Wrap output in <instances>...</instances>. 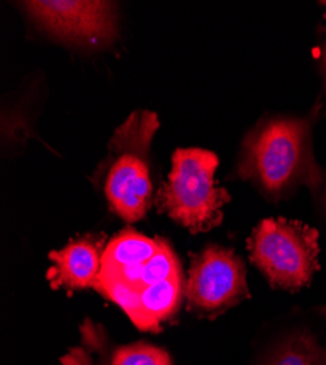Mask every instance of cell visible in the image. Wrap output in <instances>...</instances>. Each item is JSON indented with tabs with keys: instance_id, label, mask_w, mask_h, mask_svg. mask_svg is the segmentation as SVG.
<instances>
[{
	"instance_id": "cell-5",
	"label": "cell",
	"mask_w": 326,
	"mask_h": 365,
	"mask_svg": "<svg viewBox=\"0 0 326 365\" xmlns=\"http://www.w3.org/2000/svg\"><path fill=\"white\" fill-rule=\"evenodd\" d=\"M188 309L220 314L249 297L246 267L233 250L211 245L192 259L185 281Z\"/></svg>"
},
{
	"instance_id": "cell-9",
	"label": "cell",
	"mask_w": 326,
	"mask_h": 365,
	"mask_svg": "<svg viewBox=\"0 0 326 365\" xmlns=\"http://www.w3.org/2000/svg\"><path fill=\"white\" fill-rule=\"evenodd\" d=\"M139 312L133 324L142 331H158L180 309L185 298V277H173L163 282L145 287L138 292Z\"/></svg>"
},
{
	"instance_id": "cell-6",
	"label": "cell",
	"mask_w": 326,
	"mask_h": 365,
	"mask_svg": "<svg viewBox=\"0 0 326 365\" xmlns=\"http://www.w3.org/2000/svg\"><path fill=\"white\" fill-rule=\"evenodd\" d=\"M24 9L43 31L57 40L101 47L116 38V6L111 2H24Z\"/></svg>"
},
{
	"instance_id": "cell-7",
	"label": "cell",
	"mask_w": 326,
	"mask_h": 365,
	"mask_svg": "<svg viewBox=\"0 0 326 365\" xmlns=\"http://www.w3.org/2000/svg\"><path fill=\"white\" fill-rule=\"evenodd\" d=\"M63 365H173L167 351L148 342L114 345L91 320L81 326L79 344L62 356Z\"/></svg>"
},
{
	"instance_id": "cell-11",
	"label": "cell",
	"mask_w": 326,
	"mask_h": 365,
	"mask_svg": "<svg viewBox=\"0 0 326 365\" xmlns=\"http://www.w3.org/2000/svg\"><path fill=\"white\" fill-rule=\"evenodd\" d=\"M323 351L310 333H297L288 338L266 365H325Z\"/></svg>"
},
{
	"instance_id": "cell-12",
	"label": "cell",
	"mask_w": 326,
	"mask_h": 365,
	"mask_svg": "<svg viewBox=\"0 0 326 365\" xmlns=\"http://www.w3.org/2000/svg\"><path fill=\"white\" fill-rule=\"evenodd\" d=\"M322 62H323V68H325V75H326V41L323 43V47H322Z\"/></svg>"
},
{
	"instance_id": "cell-8",
	"label": "cell",
	"mask_w": 326,
	"mask_h": 365,
	"mask_svg": "<svg viewBox=\"0 0 326 365\" xmlns=\"http://www.w3.org/2000/svg\"><path fill=\"white\" fill-rule=\"evenodd\" d=\"M101 234H85L72 238L68 245L49 255L51 266L47 279L53 289H86L97 287L101 260L106 249Z\"/></svg>"
},
{
	"instance_id": "cell-3",
	"label": "cell",
	"mask_w": 326,
	"mask_h": 365,
	"mask_svg": "<svg viewBox=\"0 0 326 365\" xmlns=\"http://www.w3.org/2000/svg\"><path fill=\"white\" fill-rule=\"evenodd\" d=\"M218 164L211 150L177 149L168 178L157 193L158 210L193 234L220 225L223 207L231 197L224 187L215 186Z\"/></svg>"
},
{
	"instance_id": "cell-2",
	"label": "cell",
	"mask_w": 326,
	"mask_h": 365,
	"mask_svg": "<svg viewBox=\"0 0 326 365\" xmlns=\"http://www.w3.org/2000/svg\"><path fill=\"white\" fill-rule=\"evenodd\" d=\"M239 175L274 196L300 182L316 187L320 171L312 154L306 121L272 118L260 123L243 143Z\"/></svg>"
},
{
	"instance_id": "cell-10",
	"label": "cell",
	"mask_w": 326,
	"mask_h": 365,
	"mask_svg": "<svg viewBox=\"0 0 326 365\" xmlns=\"http://www.w3.org/2000/svg\"><path fill=\"white\" fill-rule=\"evenodd\" d=\"M163 238H150L133 228H126L114 235L104 249L100 277L117 275L150 260L160 249Z\"/></svg>"
},
{
	"instance_id": "cell-1",
	"label": "cell",
	"mask_w": 326,
	"mask_h": 365,
	"mask_svg": "<svg viewBox=\"0 0 326 365\" xmlns=\"http://www.w3.org/2000/svg\"><path fill=\"white\" fill-rule=\"evenodd\" d=\"M158 128L160 120L156 113L133 111L114 130L107 157L94 177L110 209L129 224L142 220L151 206L150 152Z\"/></svg>"
},
{
	"instance_id": "cell-4",
	"label": "cell",
	"mask_w": 326,
	"mask_h": 365,
	"mask_svg": "<svg viewBox=\"0 0 326 365\" xmlns=\"http://www.w3.org/2000/svg\"><path fill=\"white\" fill-rule=\"evenodd\" d=\"M248 249L272 288L299 291L319 270V232L302 221L263 220L248 240Z\"/></svg>"
}]
</instances>
